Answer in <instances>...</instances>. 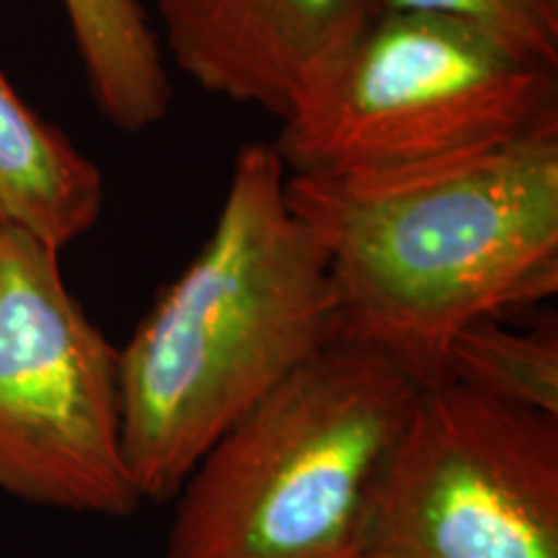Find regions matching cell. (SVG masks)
I'll return each instance as SVG.
<instances>
[{
    "instance_id": "obj_1",
    "label": "cell",
    "mask_w": 558,
    "mask_h": 558,
    "mask_svg": "<svg viewBox=\"0 0 558 558\" xmlns=\"http://www.w3.org/2000/svg\"><path fill=\"white\" fill-rule=\"evenodd\" d=\"M284 197L326 254L339 339L422 386L445 380L460 331L558 290V130L396 169L288 173Z\"/></svg>"
},
{
    "instance_id": "obj_2",
    "label": "cell",
    "mask_w": 558,
    "mask_h": 558,
    "mask_svg": "<svg viewBox=\"0 0 558 558\" xmlns=\"http://www.w3.org/2000/svg\"><path fill=\"white\" fill-rule=\"evenodd\" d=\"M271 143L233 160L213 233L120 349L122 442L143 501H171L199 458L339 341L324 248L284 197Z\"/></svg>"
},
{
    "instance_id": "obj_3",
    "label": "cell",
    "mask_w": 558,
    "mask_h": 558,
    "mask_svg": "<svg viewBox=\"0 0 558 558\" xmlns=\"http://www.w3.org/2000/svg\"><path fill=\"white\" fill-rule=\"evenodd\" d=\"M418 383L333 341L246 411L177 492L166 558H341L367 543L375 488Z\"/></svg>"
},
{
    "instance_id": "obj_4",
    "label": "cell",
    "mask_w": 558,
    "mask_h": 558,
    "mask_svg": "<svg viewBox=\"0 0 558 558\" xmlns=\"http://www.w3.org/2000/svg\"><path fill=\"white\" fill-rule=\"evenodd\" d=\"M288 173L396 169L558 130V68L442 13L380 9L279 122Z\"/></svg>"
},
{
    "instance_id": "obj_5",
    "label": "cell",
    "mask_w": 558,
    "mask_h": 558,
    "mask_svg": "<svg viewBox=\"0 0 558 558\" xmlns=\"http://www.w3.org/2000/svg\"><path fill=\"white\" fill-rule=\"evenodd\" d=\"M0 492L124 520L140 499L122 442L120 349L86 316L60 251L0 215Z\"/></svg>"
},
{
    "instance_id": "obj_6",
    "label": "cell",
    "mask_w": 558,
    "mask_h": 558,
    "mask_svg": "<svg viewBox=\"0 0 558 558\" xmlns=\"http://www.w3.org/2000/svg\"><path fill=\"white\" fill-rule=\"evenodd\" d=\"M399 558H558V416L463 383L418 390L367 543Z\"/></svg>"
},
{
    "instance_id": "obj_7",
    "label": "cell",
    "mask_w": 558,
    "mask_h": 558,
    "mask_svg": "<svg viewBox=\"0 0 558 558\" xmlns=\"http://www.w3.org/2000/svg\"><path fill=\"white\" fill-rule=\"evenodd\" d=\"M163 54L194 86L288 120L380 0H150Z\"/></svg>"
},
{
    "instance_id": "obj_8",
    "label": "cell",
    "mask_w": 558,
    "mask_h": 558,
    "mask_svg": "<svg viewBox=\"0 0 558 558\" xmlns=\"http://www.w3.org/2000/svg\"><path fill=\"white\" fill-rule=\"evenodd\" d=\"M101 207L99 166L41 120L0 70V215L60 251L99 222Z\"/></svg>"
},
{
    "instance_id": "obj_9",
    "label": "cell",
    "mask_w": 558,
    "mask_h": 558,
    "mask_svg": "<svg viewBox=\"0 0 558 558\" xmlns=\"http://www.w3.org/2000/svg\"><path fill=\"white\" fill-rule=\"evenodd\" d=\"M90 99L111 128L140 135L169 114L173 86L140 0H62Z\"/></svg>"
},
{
    "instance_id": "obj_10",
    "label": "cell",
    "mask_w": 558,
    "mask_h": 558,
    "mask_svg": "<svg viewBox=\"0 0 558 558\" xmlns=\"http://www.w3.org/2000/svg\"><path fill=\"white\" fill-rule=\"evenodd\" d=\"M445 380L463 383L478 393L558 416V329H509L484 318L452 339Z\"/></svg>"
},
{
    "instance_id": "obj_11",
    "label": "cell",
    "mask_w": 558,
    "mask_h": 558,
    "mask_svg": "<svg viewBox=\"0 0 558 558\" xmlns=\"http://www.w3.org/2000/svg\"><path fill=\"white\" fill-rule=\"evenodd\" d=\"M380 9L469 21L522 58L558 68V0H380Z\"/></svg>"
},
{
    "instance_id": "obj_12",
    "label": "cell",
    "mask_w": 558,
    "mask_h": 558,
    "mask_svg": "<svg viewBox=\"0 0 558 558\" xmlns=\"http://www.w3.org/2000/svg\"><path fill=\"white\" fill-rule=\"evenodd\" d=\"M341 558H399V556L388 554V550L375 548V546H362V548L352 550V554H347V556H341Z\"/></svg>"
}]
</instances>
